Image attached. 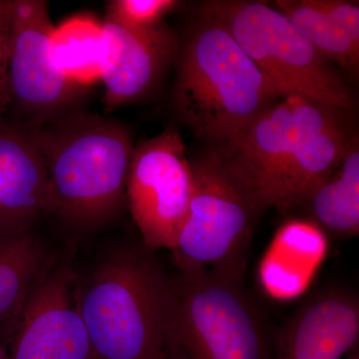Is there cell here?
I'll use <instances>...</instances> for the list:
<instances>
[{
	"mask_svg": "<svg viewBox=\"0 0 359 359\" xmlns=\"http://www.w3.org/2000/svg\"><path fill=\"white\" fill-rule=\"evenodd\" d=\"M171 280L137 249L113 252L77 289L97 359H154L166 335Z\"/></svg>",
	"mask_w": 359,
	"mask_h": 359,
	"instance_id": "3",
	"label": "cell"
},
{
	"mask_svg": "<svg viewBox=\"0 0 359 359\" xmlns=\"http://www.w3.org/2000/svg\"><path fill=\"white\" fill-rule=\"evenodd\" d=\"M51 264L50 255L33 230L0 235V327L6 341L28 297Z\"/></svg>",
	"mask_w": 359,
	"mask_h": 359,
	"instance_id": "15",
	"label": "cell"
},
{
	"mask_svg": "<svg viewBox=\"0 0 359 359\" xmlns=\"http://www.w3.org/2000/svg\"><path fill=\"white\" fill-rule=\"evenodd\" d=\"M48 175L39 146L29 132L0 123V235L32 230L44 214H52Z\"/></svg>",
	"mask_w": 359,
	"mask_h": 359,
	"instance_id": "13",
	"label": "cell"
},
{
	"mask_svg": "<svg viewBox=\"0 0 359 359\" xmlns=\"http://www.w3.org/2000/svg\"><path fill=\"white\" fill-rule=\"evenodd\" d=\"M194 187L172 252L182 273L205 271L242 278L259 208L211 152L192 162Z\"/></svg>",
	"mask_w": 359,
	"mask_h": 359,
	"instance_id": "6",
	"label": "cell"
},
{
	"mask_svg": "<svg viewBox=\"0 0 359 359\" xmlns=\"http://www.w3.org/2000/svg\"><path fill=\"white\" fill-rule=\"evenodd\" d=\"M0 359H13L8 342L1 337H0Z\"/></svg>",
	"mask_w": 359,
	"mask_h": 359,
	"instance_id": "22",
	"label": "cell"
},
{
	"mask_svg": "<svg viewBox=\"0 0 359 359\" xmlns=\"http://www.w3.org/2000/svg\"><path fill=\"white\" fill-rule=\"evenodd\" d=\"M25 128L44 159L52 214L79 231L97 230L118 216L126 204L134 152L128 131L122 125L78 111Z\"/></svg>",
	"mask_w": 359,
	"mask_h": 359,
	"instance_id": "1",
	"label": "cell"
},
{
	"mask_svg": "<svg viewBox=\"0 0 359 359\" xmlns=\"http://www.w3.org/2000/svg\"><path fill=\"white\" fill-rule=\"evenodd\" d=\"M280 98L228 30L201 16L179 57L175 104L199 138L226 141Z\"/></svg>",
	"mask_w": 359,
	"mask_h": 359,
	"instance_id": "2",
	"label": "cell"
},
{
	"mask_svg": "<svg viewBox=\"0 0 359 359\" xmlns=\"http://www.w3.org/2000/svg\"><path fill=\"white\" fill-rule=\"evenodd\" d=\"M275 4L328 62L332 61L351 74H358L359 47L314 6L313 0H278Z\"/></svg>",
	"mask_w": 359,
	"mask_h": 359,
	"instance_id": "17",
	"label": "cell"
},
{
	"mask_svg": "<svg viewBox=\"0 0 359 359\" xmlns=\"http://www.w3.org/2000/svg\"><path fill=\"white\" fill-rule=\"evenodd\" d=\"M167 332L187 359H273V334L242 278L198 271L171 280Z\"/></svg>",
	"mask_w": 359,
	"mask_h": 359,
	"instance_id": "5",
	"label": "cell"
},
{
	"mask_svg": "<svg viewBox=\"0 0 359 359\" xmlns=\"http://www.w3.org/2000/svg\"><path fill=\"white\" fill-rule=\"evenodd\" d=\"M70 261L51 264L28 297L9 337L13 359H97L77 308Z\"/></svg>",
	"mask_w": 359,
	"mask_h": 359,
	"instance_id": "10",
	"label": "cell"
},
{
	"mask_svg": "<svg viewBox=\"0 0 359 359\" xmlns=\"http://www.w3.org/2000/svg\"><path fill=\"white\" fill-rule=\"evenodd\" d=\"M346 111L290 96L250 120L212 151L247 191L259 211L269 209L276 177L302 139L342 119Z\"/></svg>",
	"mask_w": 359,
	"mask_h": 359,
	"instance_id": "7",
	"label": "cell"
},
{
	"mask_svg": "<svg viewBox=\"0 0 359 359\" xmlns=\"http://www.w3.org/2000/svg\"><path fill=\"white\" fill-rule=\"evenodd\" d=\"M200 13L228 30L280 98L297 96L353 109L346 82L278 8L261 1L215 0L204 2Z\"/></svg>",
	"mask_w": 359,
	"mask_h": 359,
	"instance_id": "4",
	"label": "cell"
},
{
	"mask_svg": "<svg viewBox=\"0 0 359 359\" xmlns=\"http://www.w3.org/2000/svg\"><path fill=\"white\" fill-rule=\"evenodd\" d=\"M359 337V302L351 290L330 289L304 302L273 334V359H340Z\"/></svg>",
	"mask_w": 359,
	"mask_h": 359,
	"instance_id": "12",
	"label": "cell"
},
{
	"mask_svg": "<svg viewBox=\"0 0 359 359\" xmlns=\"http://www.w3.org/2000/svg\"><path fill=\"white\" fill-rule=\"evenodd\" d=\"M54 25L48 2L13 0L8 65L9 110L16 124L36 127L80 111L83 87L66 75L52 54Z\"/></svg>",
	"mask_w": 359,
	"mask_h": 359,
	"instance_id": "8",
	"label": "cell"
},
{
	"mask_svg": "<svg viewBox=\"0 0 359 359\" xmlns=\"http://www.w3.org/2000/svg\"><path fill=\"white\" fill-rule=\"evenodd\" d=\"M178 53V39L164 23L135 30L104 20L98 76L106 105L115 108L147 95Z\"/></svg>",
	"mask_w": 359,
	"mask_h": 359,
	"instance_id": "11",
	"label": "cell"
},
{
	"mask_svg": "<svg viewBox=\"0 0 359 359\" xmlns=\"http://www.w3.org/2000/svg\"><path fill=\"white\" fill-rule=\"evenodd\" d=\"M101 34L102 23L88 16L68 20L54 28L51 46L56 65L81 84L85 79L98 76Z\"/></svg>",
	"mask_w": 359,
	"mask_h": 359,
	"instance_id": "18",
	"label": "cell"
},
{
	"mask_svg": "<svg viewBox=\"0 0 359 359\" xmlns=\"http://www.w3.org/2000/svg\"><path fill=\"white\" fill-rule=\"evenodd\" d=\"M194 187L183 139L168 130L134 147L126 204L149 250H173Z\"/></svg>",
	"mask_w": 359,
	"mask_h": 359,
	"instance_id": "9",
	"label": "cell"
},
{
	"mask_svg": "<svg viewBox=\"0 0 359 359\" xmlns=\"http://www.w3.org/2000/svg\"><path fill=\"white\" fill-rule=\"evenodd\" d=\"M332 22L339 26L351 41L359 47V6L342 0H313Z\"/></svg>",
	"mask_w": 359,
	"mask_h": 359,
	"instance_id": "21",
	"label": "cell"
},
{
	"mask_svg": "<svg viewBox=\"0 0 359 359\" xmlns=\"http://www.w3.org/2000/svg\"><path fill=\"white\" fill-rule=\"evenodd\" d=\"M316 223L340 236L359 230V146L354 135L339 167L306 201Z\"/></svg>",
	"mask_w": 359,
	"mask_h": 359,
	"instance_id": "16",
	"label": "cell"
},
{
	"mask_svg": "<svg viewBox=\"0 0 359 359\" xmlns=\"http://www.w3.org/2000/svg\"><path fill=\"white\" fill-rule=\"evenodd\" d=\"M13 0H0V123L9 109L8 65L13 34Z\"/></svg>",
	"mask_w": 359,
	"mask_h": 359,
	"instance_id": "20",
	"label": "cell"
},
{
	"mask_svg": "<svg viewBox=\"0 0 359 359\" xmlns=\"http://www.w3.org/2000/svg\"><path fill=\"white\" fill-rule=\"evenodd\" d=\"M179 4L175 0H113L104 20L130 29H150L162 25L165 16Z\"/></svg>",
	"mask_w": 359,
	"mask_h": 359,
	"instance_id": "19",
	"label": "cell"
},
{
	"mask_svg": "<svg viewBox=\"0 0 359 359\" xmlns=\"http://www.w3.org/2000/svg\"><path fill=\"white\" fill-rule=\"evenodd\" d=\"M354 135L341 119L299 141L276 177L268 208L287 212L306 204L314 190L339 167Z\"/></svg>",
	"mask_w": 359,
	"mask_h": 359,
	"instance_id": "14",
	"label": "cell"
}]
</instances>
